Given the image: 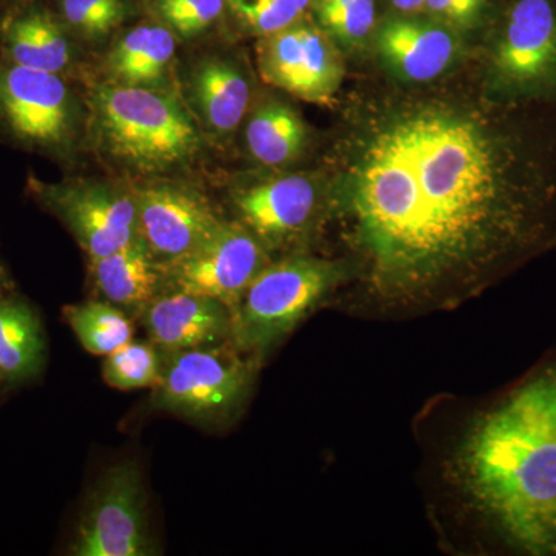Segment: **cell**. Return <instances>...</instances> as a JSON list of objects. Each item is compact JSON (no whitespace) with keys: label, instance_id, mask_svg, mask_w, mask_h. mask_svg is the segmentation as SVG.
<instances>
[{"label":"cell","instance_id":"1","mask_svg":"<svg viewBox=\"0 0 556 556\" xmlns=\"http://www.w3.org/2000/svg\"><path fill=\"white\" fill-rule=\"evenodd\" d=\"M325 182L358 303L456 308L556 248V102L438 87L354 102Z\"/></svg>","mask_w":556,"mask_h":556},{"label":"cell","instance_id":"2","mask_svg":"<svg viewBox=\"0 0 556 556\" xmlns=\"http://www.w3.org/2000/svg\"><path fill=\"white\" fill-rule=\"evenodd\" d=\"M448 479L493 551L556 556V350L475 413Z\"/></svg>","mask_w":556,"mask_h":556},{"label":"cell","instance_id":"3","mask_svg":"<svg viewBox=\"0 0 556 556\" xmlns=\"http://www.w3.org/2000/svg\"><path fill=\"white\" fill-rule=\"evenodd\" d=\"M90 109L98 149L127 169L170 170L199 153V129L170 94L110 83L94 90Z\"/></svg>","mask_w":556,"mask_h":556},{"label":"cell","instance_id":"4","mask_svg":"<svg viewBox=\"0 0 556 556\" xmlns=\"http://www.w3.org/2000/svg\"><path fill=\"white\" fill-rule=\"evenodd\" d=\"M353 278L348 258L295 254L269 263L230 309V343L262 364L311 311Z\"/></svg>","mask_w":556,"mask_h":556},{"label":"cell","instance_id":"5","mask_svg":"<svg viewBox=\"0 0 556 556\" xmlns=\"http://www.w3.org/2000/svg\"><path fill=\"white\" fill-rule=\"evenodd\" d=\"M481 76L504 100L556 102V0H507Z\"/></svg>","mask_w":556,"mask_h":556},{"label":"cell","instance_id":"6","mask_svg":"<svg viewBox=\"0 0 556 556\" xmlns=\"http://www.w3.org/2000/svg\"><path fill=\"white\" fill-rule=\"evenodd\" d=\"M260 364L230 340L172 353L153 393V407L193 420L236 415L254 387Z\"/></svg>","mask_w":556,"mask_h":556},{"label":"cell","instance_id":"7","mask_svg":"<svg viewBox=\"0 0 556 556\" xmlns=\"http://www.w3.org/2000/svg\"><path fill=\"white\" fill-rule=\"evenodd\" d=\"M78 105L64 76L0 58V134L13 144L64 155L75 141Z\"/></svg>","mask_w":556,"mask_h":556},{"label":"cell","instance_id":"8","mask_svg":"<svg viewBox=\"0 0 556 556\" xmlns=\"http://www.w3.org/2000/svg\"><path fill=\"white\" fill-rule=\"evenodd\" d=\"M142 475L135 460L108 468L90 492L70 554L150 556L159 554L149 530Z\"/></svg>","mask_w":556,"mask_h":556},{"label":"cell","instance_id":"9","mask_svg":"<svg viewBox=\"0 0 556 556\" xmlns=\"http://www.w3.org/2000/svg\"><path fill=\"white\" fill-rule=\"evenodd\" d=\"M28 193L60 218L90 260L105 257L138 237L134 192L109 182L68 179L46 182L30 177Z\"/></svg>","mask_w":556,"mask_h":556},{"label":"cell","instance_id":"10","mask_svg":"<svg viewBox=\"0 0 556 556\" xmlns=\"http://www.w3.org/2000/svg\"><path fill=\"white\" fill-rule=\"evenodd\" d=\"M268 252L240 222H223L199 247L161 263L164 291L204 295L232 309L252 280L269 265Z\"/></svg>","mask_w":556,"mask_h":556},{"label":"cell","instance_id":"11","mask_svg":"<svg viewBox=\"0 0 556 556\" xmlns=\"http://www.w3.org/2000/svg\"><path fill=\"white\" fill-rule=\"evenodd\" d=\"M239 222L266 248L302 243L328 226L325 185L305 174L265 179L237 190Z\"/></svg>","mask_w":556,"mask_h":556},{"label":"cell","instance_id":"12","mask_svg":"<svg viewBox=\"0 0 556 556\" xmlns=\"http://www.w3.org/2000/svg\"><path fill=\"white\" fill-rule=\"evenodd\" d=\"M258 68L270 86L314 104L334 101L343 79L342 60L331 36L298 22L265 36Z\"/></svg>","mask_w":556,"mask_h":556},{"label":"cell","instance_id":"13","mask_svg":"<svg viewBox=\"0 0 556 556\" xmlns=\"http://www.w3.org/2000/svg\"><path fill=\"white\" fill-rule=\"evenodd\" d=\"M138 236L160 263L192 251L219 228L206 197L174 182H156L134 190Z\"/></svg>","mask_w":556,"mask_h":556},{"label":"cell","instance_id":"14","mask_svg":"<svg viewBox=\"0 0 556 556\" xmlns=\"http://www.w3.org/2000/svg\"><path fill=\"white\" fill-rule=\"evenodd\" d=\"M376 47L391 75L408 84H428L441 78L460 56L456 33L434 22L387 21L376 35Z\"/></svg>","mask_w":556,"mask_h":556},{"label":"cell","instance_id":"15","mask_svg":"<svg viewBox=\"0 0 556 556\" xmlns=\"http://www.w3.org/2000/svg\"><path fill=\"white\" fill-rule=\"evenodd\" d=\"M153 345L167 351L219 345L230 340V309L218 300L188 292H163L141 311Z\"/></svg>","mask_w":556,"mask_h":556},{"label":"cell","instance_id":"16","mask_svg":"<svg viewBox=\"0 0 556 556\" xmlns=\"http://www.w3.org/2000/svg\"><path fill=\"white\" fill-rule=\"evenodd\" d=\"M0 58L22 67L64 76L73 60L67 27L42 0L2 11Z\"/></svg>","mask_w":556,"mask_h":556},{"label":"cell","instance_id":"17","mask_svg":"<svg viewBox=\"0 0 556 556\" xmlns=\"http://www.w3.org/2000/svg\"><path fill=\"white\" fill-rule=\"evenodd\" d=\"M90 263L98 291L115 305L141 314L153 299L163 294L161 263L139 236L118 251Z\"/></svg>","mask_w":556,"mask_h":556},{"label":"cell","instance_id":"18","mask_svg":"<svg viewBox=\"0 0 556 556\" xmlns=\"http://www.w3.org/2000/svg\"><path fill=\"white\" fill-rule=\"evenodd\" d=\"M47 343L30 303L0 299V379L20 383L36 378L46 364Z\"/></svg>","mask_w":556,"mask_h":556},{"label":"cell","instance_id":"19","mask_svg":"<svg viewBox=\"0 0 556 556\" xmlns=\"http://www.w3.org/2000/svg\"><path fill=\"white\" fill-rule=\"evenodd\" d=\"M177 50L174 31L166 25H138L127 31L110 51V83L119 86L150 87L166 75Z\"/></svg>","mask_w":556,"mask_h":556},{"label":"cell","instance_id":"20","mask_svg":"<svg viewBox=\"0 0 556 556\" xmlns=\"http://www.w3.org/2000/svg\"><path fill=\"white\" fill-rule=\"evenodd\" d=\"M192 90L204 123L217 134L236 130L247 115L251 87L232 62L219 58L200 62L193 72Z\"/></svg>","mask_w":556,"mask_h":556},{"label":"cell","instance_id":"21","mask_svg":"<svg viewBox=\"0 0 556 556\" xmlns=\"http://www.w3.org/2000/svg\"><path fill=\"white\" fill-rule=\"evenodd\" d=\"M247 144L252 159L263 166H287L305 149V123L291 105L266 102L249 119Z\"/></svg>","mask_w":556,"mask_h":556},{"label":"cell","instance_id":"22","mask_svg":"<svg viewBox=\"0 0 556 556\" xmlns=\"http://www.w3.org/2000/svg\"><path fill=\"white\" fill-rule=\"evenodd\" d=\"M64 317L84 350L109 356L130 342L134 327L126 314L104 302H86L64 308Z\"/></svg>","mask_w":556,"mask_h":556},{"label":"cell","instance_id":"23","mask_svg":"<svg viewBox=\"0 0 556 556\" xmlns=\"http://www.w3.org/2000/svg\"><path fill=\"white\" fill-rule=\"evenodd\" d=\"M163 367L156 346L152 342L130 340L105 358L102 378L108 386L118 390L155 388L160 382Z\"/></svg>","mask_w":556,"mask_h":556},{"label":"cell","instance_id":"24","mask_svg":"<svg viewBox=\"0 0 556 556\" xmlns=\"http://www.w3.org/2000/svg\"><path fill=\"white\" fill-rule=\"evenodd\" d=\"M321 27L346 46H358L376 24L375 0H314Z\"/></svg>","mask_w":556,"mask_h":556},{"label":"cell","instance_id":"25","mask_svg":"<svg viewBox=\"0 0 556 556\" xmlns=\"http://www.w3.org/2000/svg\"><path fill=\"white\" fill-rule=\"evenodd\" d=\"M60 20L67 30L89 39H102L127 16L124 0H60Z\"/></svg>","mask_w":556,"mask_h":556},{"label":"cell","instance_id":"26","mask_svg":"<svg viewBox=\"0 0 556 556\" xmlns=\"http://www.w3.org/2000/svg\"><path fill=\"white\" fill-rule=\"evenodd\" d=\"M313 0H226L241 24L260 36L291 27Z\"/></svg>","mask_w":556,"mask_h":556},{"label":"cell","instance_id":"27","mask_svg":"<svg viewBox=\"0 0 556 556\" xmlns=\"http://www.w3.org/2000/svg\"><path fill=\"white\" fill-rule=\"evenodd\" d=\"M225 5L226 0H152L160 20L182 38L199 35L211 27Z\"/></svg>","mask_w":556,"mask_h":556},{"label":"cell","instance_id":"28","mask_svg":"<svg viewBox=\"0 0 556 556\" xmlns=\"http://www.w3.org/2000/svg\"><path fill=\"white\" fill-rule=\"evenodd\" d=\"M490 0H427L426 5L439 16L457 25H468L482 16Z\"/></svg>","mask_w":556,"mask_h":556},{"label":"cell","instance_id":"29","mask_svg":"<svg viewBox=\"0 0 556 556\" xmlns=\"http://www.w3.org/2000/svg\"><path fill=\"white\" fill-rule=\"evenodd\" d=\"M391 2L401 11H416L426 5L427 0H391Z\"/></svg>","mask_w":556,"mask_h":556},{"label":"cell","instance_id":"30","mask_svg":"<svg viewBox=\"0 0 556 556\" xmlns=\"http://www.w3.org/2000/svg\"><path fill=\"white\" fill-rule=\"evenodd\" d=\"M40 2V0H0L2 11L16 9V7L30 5V3Z\"/></svg>","mask_w":556,"mask_h":556},{"label":"cell","instance_id":"31","mask_svg":"<svg viewBox=\"0 0 556 556\" xmlns=\"http://www.w3.org/2000/svg\"><path fill=\"white\" fill-rule=\"evenodd\" d=\"M7 280V276H5V273H3V269L0 268V285L3 283V281Z\"/></svg>","mask_w":556,"mask_h":556},{"label":"cell","instance_id":"32","mask_svg":"<svg viewBox=\"0 0 556 556\" xmlns=\"http://www.w3.org/2000/svg\"><path fill=\"white\" fill-rule=\"evenodd\" d=\"M0 17H2V11H0Z\"/></svg>","mask_w":556,"mask_h":556}]
</instances>
